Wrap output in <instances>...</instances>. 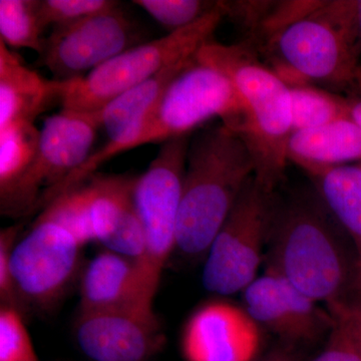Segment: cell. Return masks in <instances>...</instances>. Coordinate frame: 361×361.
I'll list each match as a JSON object with an SVG mask.
<instances>
[{
    "label": "cell",
    "mask_w": 361,
    "mask_h": 361,
    "mask_svg": "<svg viewBox=\"0 0 361 361\" xmlns=\"http://www.w3.org/2000/svg\"><path fill=\"white\" fill-rule=\"evenodd\" d=\"M40 130L18 123L0 130V212L16 217L21 189L35 165Z\"/></svg>",
    "instance_id": "18"
},
{
    "label": "cell",
    "mask_w": 361,
    "mask_h": 361,
    "mask_svg": "<svg viewBox=\"0 0 361 361\" xmlns=\"http://www.w3.org/2000/svg\"><path fill=\"white\" fill-rule=\"evenodd\" d=\"M225 18L222 1L214 13L188 27L132 47L84 77L59 82V102L66 110L99 111L114 99L169 66L193 58Z\"/></svg>",
    "instance_id": "5"
},
{
    "label": "cell",
    "mask_w": 361,
    "mask_h": 361,
    "mask_svg": "<svg viewBox=\"0 0 361 361\" xmlns=\"http://www.w3.org/2000/svg\"><path fill=\"white\" fill-rule=\"evenodd\" d=\"M332 317L324 348L312 361H361V302L344 299L325 306Z\"/></svg>",
    "instance_id": "22"
},
{
    "label": "cell",
    "mask_w": 361,
    "mask_h": 361,
    "mask_svg": "<svg viewBox=\"0 0 361 361\" xmlns=\"http://www.w3.org/2000/svg\"><path fill=\"white\" fill-rule=\"evenodd\" d=\"M142 44V33L121 6L68 25L44 39L40 66L58 82L84 77L123 51Z\"/></svg>",
    "instance_id": "10"
},
{
    "label": "cell",
    "mask_w": 361,
    "mask_h": 361,
    "mask_svg": "<svg viewBox=\"0 0 361 361\" xmlns=\"http://www.w3.org/2000/svg\"><path fill=\"white\" fill-rule=\"evenodd\" d=\"M343 236L314 186L283 199L275 194L265 269L324 306L348 299L353 285L360 289V273Z\"/></svg>",
    "instance_id": "1"
},
{
    "label": "cell",
    "mask_w": 361,
    "mask_h": 361,
    "mask_svg": "<svg viewBox=\"0 0 361 361\" xmlns=\"http://www.w3.org/2000/svg\"><path fill=\"white\" fill-rule=\"evenodd\" d=\"M357 23L361 37V0H357Z\"/></svg>",
    "instance_id": "31"
},
{
    "label": "cell",
    "mask_w": 361,
    "mask_h": 361,
    "mask_svg": "<svg viewBox=\"0 0 361 361\" xmlns=\"http://www.w3.org/2000/svg\"><path fill=\"white\" fill-rule=\"evenodd\" d=\"M313 186L348 235L357 256L361 288V161L312 178Z\"/></svg>",
    "instance_id": "19"
},
{
    "label": "cell",
    "mask_w": 361,
    "mask_h": 361,
    "mask_svg": "<svg viewBox=\"0 0 361 361\" xmlns=\"http://www.w3.org/2000/svg\"><path fill=\"white\" fill-rule=\"evenodd\" d=\"M39 216L63 226L82 247L96 241L90 222L85 183L59 195L42 209Z\"/></svg>",
    "instance_id": "24"
},
{
    "label": "cell",
    "mask_w": 361,
    "mask_h": 361,
    "mask_svg": "<svg viewBox=\"0 0 361 361\" xmlns=\"http://www.w3.org/2000/svg\"><path fill=\"white\" fill-rule=\"evenodd\" d=\"M197 59L225 73L247 108V122L240 134L255 161V178L271 193L283 180L287 144L292 135L289 85L259 61L249 44L208 42Z\"/></svg>",
    "instance_id": "3"
},
{
    "label": "cell",
    "mask_w": 361,
    "mask_h": 361,
    "mask_svg": "<svg viewBox=\"0 0 361 361\" xmlns=\"http://www.w3.org/2000/svg\"><path fill=\"white\" fill-rule=\"evenodd\" d=\"M189 135L161 142L155 159L135 182L134 202L142 223L145 252L139 263L142 284L153 304L164 268L177 249L178 221Z\"/></svg>",
    "instance_id": "6"
},
{
    "label": "cell",
    "mask_w": 361,
    "mask_h": 361,
    "mask_svg": "<svg viewBox=\"0 0 361 361\" xmlns=\"http://www.w3.org/2000/svg\"><path fill=\"white\" fill-rule=\"evenodd\" d=\"M349 116L361 128V99H350Z\"/></svg>",
    "instance_id": "30"
},
{
    "label": "cell",
    "mask_w": 361,
    "mask_h": 361,
    "mask_svg": "<svg viewBox=\"0 0 361 361\" xmlns=\"http://www.w3.org/2000/svg\"><path fill=\"white\" fill-rule=\"evenodd\" d=\"M75 334L92 361H149L165 343L157 316L140 313H80Z\"/></svg>",
    "instance_id": "14"
},
{
    "label": "cell",
    "mask_w": 361,
    "mask_h": 361,
    "mask_svg": "<svg viewBox=\"0 0 361 361\" xmlns=\"http://www.w3.org/2000/svg\"><path fill=\"white\" fill-rule=\"evenodd\" d=\"M361 37L357 0L320 1L280 33L271 47L302 82L361 99Z\"/></svg>",
    "instance_id": "4"
},
{
    "label": "cell",
    "mask_w": 361,
    "mask_h": 361,
    "mask_svg": "<svg viewBox=\"0 0 361 361\" xmlns=\"http://www.w3.org/2000/svg\"><path fill=\"white\" fill-rule=\"evenodd\" d=\"M134 4L144 9L169 33L193 25L220 7V1L208 0H135Z\"/></svg>",
    "instance_id": "25"
},
{
    "label": "cell",
    "mask_w": 361,
    "mask_h": 361,
    "mask_svg": "<svg viewBox=\"0 0 361 361\" xmlns=\"http://www.w3.org/2000/svg\"><path fill=\"white\" fill-rule=\"evenodd\" d=\"M54 101H59V82L26 66L0 42V130L14 123H35Z\"/></svg>",
    "instance_id": "16"
},
{
    "label": "cell",
    "mask_w": 361,
    "mask_h": 361,
    "mask_svg": "<svg viewBox=\"0 0 361 361\" xmlns=\"http://www.w3.org/2000/svg\"><path fill=\"white\" fill-rule=\"evenodd\" d=\"M82 248L63 226L39 216L11 253L18 301L39 308L58 302L80 270Z\"/></svg>",
    "instance_id": "9"
},
{
    "label": "cell",
    "mask_w": 361,
    "mask_h": 361,
    "mask_svg": "<svg viewBox=\"0 0 361 361\" xmlns=\"http://www.w3.org/2000/svg\"><path fill=\"white\" fill-rule=\"evenodd\" d=\"M292 133L314 129L349 116L350 99L307 84L289 85Z\"/></svg>",
    "instance_id": "21"
},
{
    "label": "cell",
    "mask_w": 361,
    "mask_h": 361,
    "mask_svg": "<svg viewBox=\"0 0 361 361\" xmlns=\"http://www.w3.org/2000/svg\"><path fill=\"white\" fill-rule=\"evenodd\" d=\"M262 346V329L243 305L214 300L188 320L180 348L186 361H255Z\"/></svg>",
    "instance_id": "13"
},
{
    "label": "cell",
    "mask_w": 361,
    "mask_h": 361,
    "mask_svg": "<svg viewBox=\"0 0 361 361\" xmlns=\"http://www.w3.org/2000/svg\"><path fill=\"white\" fill-rule=\"evenodd\" d=\"M255 173L246 142L224 123L195 135L188 149L176 250L188 258L205 257Z\"/></svg>",
    "instance_id": "2"
},
{
    "label": "cell",
    "mask_w": 361,
    "mask_h": 361,
    "mask_svg": "<svg viewBox=\"0 0 361 361\" xmlns=\"http://www.w3.org/2000/svg\"><path fill=\"white\" fill-rule=\"evenodd\" d=\"M137 179L129 175H92L85 180L94 240L102 245L111 238L134 210Z\"/></svg>",
    "instance_id": "20"
},
{
    "label": "cell",
    "mask_w": 361,
    "mask_h": 361,
    "mask_svg": "<svg viewBox=\"0 0 361 361\" xmlns=\"http://www.w3.org/2000/svg\"><path fill=\"white\" fill-rule=\"evenodd\" d=\"M360 290H361V288H360Z\"/></svg>",
    "instance_id": "32"
},
{
    "label": "cell",
    "mask_w": 361,
    "mask_h": 361,
    "mask_svg": "<svg viewBox=\"0 0 361 361\" xmlns=\"http://www.w3.org/2000/svg\"><path fill=\"white\" fill-rule=\"evenodd\" d=\"M287 159L312 178L331 169L361 161V128L350 118L292 133Z\"/></svg>",
    "instance_id": "17"
},
{
    "label": "cell",
    "mask_w": 361,
    "mask_h": 361,
    "mask_svg": "<svg viewBox=\"0 0 361 361\" xmlns=\"http://www.w3.org/2000/svg\"><path fill=\"white\" fill-rule=\"evenodd\" d=\"M80 313L132 312L155 315L135 261L106 250L92 259L80 279Z\"/></svg>",
    "instance_id": "15"
},
{
    "label": "cell",
    "mask_w": 361,
    "mask_h": 361,
    "mask_svg": "<svg viewBox=\"0 0 361 361\" xmlns=\"http://www.w3.org/2000/svg\"><path fill=\"white\" fill-rule=\"evenodd\" d=\"M0 361H39L20 310H0Z\"/></svg>",
    "instance_id": "27"
},
{
    "label": "cell",
    "mask_w": 361,
    "mask_h": 361,
    "mask_svg": "<svg viewBox=\"0 0 361 361\" xmlns=\"http://www.w3.org/2000/svg\"><path fill=\"white\" fill-rule=\"evenodd\" d=\"M216 116L240 135L245 128L247 108L229 78L196 56L147 118L137 147L189 135Z\"/></svg>",
    "instance_id": "7"
},
{
    "label": "cell",
    "mask_w": 361,
    "mask_h": 361,
    "mask_svg": "<svg viewBox=\"0 0 361 361\" xmlns=\"http://www.w3.org/2000/svg\"><path fill=\"white\" fill-rule=\"evenodd\" d=\"M37 0L0 1V42L9 49H30L42 54L44 39Z\"/></svg>",
    "instance_id": "23"
},
{
    "label": "cell",
    "mask_w": 361,
    "mask_h": 361,
    "mask_svg": "<svg viewBox=\"0 0 361 361\" xmlns=\"http://www.w3.org/2000/svg\"><path fill=\"white\" fill-rule=\"evenodd\" d=\"M241 295L242 305L259 326L287 345H303L326 338L331 327V314L325 306L273 271L265 269Z\"/></svg>",
    "instance_id": "12"
},
{
    "label": "cell",
    "mask_w": 361,
    "mask_h": 361,
    "mask_svg": "<svg viewBox=\"0 0 361 361\" xmlns=\"http://www.w3.org/2000/svg\"><path fill=\"white\" fill-rule=\"evenodd\" d=\"M275 192L255 176L244 188L205 256L202 282L206 290L230 296L245 290L265 262Z\"/></svg>",
    "instance_id": "8"
},
{
    "label": "cell",
    "mask_w": 361,
    "mask_h": 361,
    "mask_svg": "<svg viewBox=\"0 0 361 361\" xmlns=\"http://www.w3.org/2000/svg\"><path fill=\"white\" fill-rule=\"evenodd\" d=\"M18 231V226H11L0 232V296L2 305L16 308H18V299L11 277V258Z\"/></svg>",
    "instance_id": "28"
},
{
    "label": "cell",
    "mask_w": 361,
    "mask_h": 361,
    "mask_svg": "<svg viewBox=\"0 0 361 361\" xmlns=\"http://www.w3.org/2000/svg\"><path fill=\"white\" fill-rule=\"evenodd\" d=\"M121 6L114 0H37V13L42 30L68 25Z\"/></svg>",
    "instance_id": "26"
},
{
    "label": "cell",
    "mask_w": 361,
    "mask_h": 361,
    "mask_svg": "<svg viewBox=\"0 0 361 361\" xmlns=\"http://www.w3.org/2000/svg\"><path fill=\"white\" fill-rule=\"evenodd\" d=\"M262 361H298L295 356L292 355L290 351L287 349H278V350L271 353L267 357Z\"/></svg>",
    "instance_id": "29"
},
{
    "label": "cell",
    "mask_w": 361,
    "mask_h": 361,
    "mask_svg": "<svg viewBox=\"0 0 361 361\" xmlns=\"http://www.w3.org/2000/svg\"><path fill=\"white\" fill-rule=\"evenodd\" d=\"M101 127L99 111L63 109L44 121L37 159L18 197L16 218L35 212L42 194L84 165Z\"/></svg>",
    "instance_id": "11"
}]
</instances>
